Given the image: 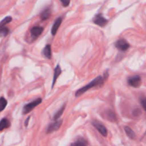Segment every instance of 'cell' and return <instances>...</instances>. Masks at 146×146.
<instances>
[{
  "mask_svg": "<svg viewBox=\"0 0 146 146\" xmlns=\"http://www.w3.org/2000/svg\"><path fill=\"white\" fill-rule=\"evenodd\" d=\"M104 78L101 76H98L96 78H94L91 83L88 84L87 85L84 86L83 88H80L78 91L76 92V96L78 97L80 96H81L82 94H84V93L86 92L88 89H91V88H94V87L97 86H102L104 84Z\"/></svg>",
  "mask_w": 146,
  "mask_h": 146,
  "instance_id": "cell-1",
  "label": "cell"
},
{
  "mask_svg": "<svg viewBox=\"0 0 146 146\" xmlns=\"http://www.w3.org/2000/svg\"><path fill=\"white\" fill-rule=\"evenodd\" d=\"M41 98H37L35 101H32V102L29 103V104H27L26 106H24V108H23V114H27L30 112V111H32L34 108L37 106L39 105L41 103Z\"/></svg>",
  "mask_w": 146,
  "mask_h": 146,
  "instance_id": "cell-2",
  "label": "cell"
},
{
  "mask_svg": "<svg viewBox=\"0 0 146 146\" xmlns=\"http://www.w3.org/2000/svg\"><path fill=\"white\" fill-rule=\"evenodd\" d=\"M94 23L99 27H104L108 23V20L104 18L102 14H99L95 16V17L94 18Z\"/></svg>",
  "mask_w": 146,
  "mask_h": 146,
  "instance_id": "cell-3",
  "label": "cell"
},
{
  "mask_svg": "<svg viewBox=\"0 0 146 146\" xmlns=\"http://www.w3.org/2000/svg\"><path fill=\"white\" fill-rule=\"evenodd\" d=\"M115 47L120 51H125L128 50L130 47V44L125 39H119L115 43Z\"/></svg>",
  "mask_w": 146,
  "mask_h": 146,
  "instance_id": "cell-4",
  "label": "cell"
},
{
  "mask_svg": "<svg viewBox=\"0 0 146 146\" xmlns=\"http://www.w3.org/2000/svg\"><path fill=\"white\" fill-rule=\"evenodd\" d=\"M128 83L131 86L138 88L141 84V78L139 76H134L128 78Z\"/></svg>",
  "mask_w": 146,
  "mask_h": 146,
  "instance_id": "cell-5",
  "label": "cell"
},
{
  "mask_svg": "<svg viewBox=\"0 0 146 146\" xmlns=\"http://www.w3.org/2000/svg\"><path fill=\"white\" fill-rule=\"evenodd\" d=\"M62 123V120H58V121H56L55 122L50 124L48 125V128H47V133H51L54 132V131H56L57 130L59 129Z\"/></svg>",
  "mask_w": 146,
  "mask_h": 146,
  "instance_id": "cell-6",
  "label": "cell"
},
{
  "mask_svg": "<svg viewBox=\"0 0 146 146\" xmlns=\"http://www.w3.org/2000/svg\"><path fill=\"white\" fill-rule=\"evenodd\" d=\"M93 125H94V126L98 130V132H99L103 136H107V135H108V131H107V129L103 124L99 123L98 122H93Z\"/></svg>",
  "mask_w": 146,
  "mask_h": 146,
  "instance_id": "cell-7",
  "label": "cell"
},
{
  "mask_svg": "<svg viewBox=\"0 0 146 146\" xmlns=\"http://www.w3.org/2000/svg\"><path fill=\"white\" fill-rule=\"evenodd\" d=\"M61 21H62V19H61V17L58 18L55 21V22H54V25H53V27H52V29H51V34H52L53 36L56 35V34L58 28H59L60 25H61Z\"/></svg>",
  "mask_w": 146,
  "mask_h": 146,
  "instance_id": "cell-8",
  "label": "cell"
},
{
  "mask_svg": "<svg viewBox=\"0 0 146 146\" xmlns=\"http://www.w3.org/2000/svg\"><path fill=\"white\" fill-rule=\"evenodd\" d=\"M44 31V29L40 27H34L31 29V34L33 36L38 37Z\"/></svg>",
  "mask_w": 146,
  "mask_h": 146,
  "instance_id": "cell-9",
  "label": "cell"
},
{
  "mask_svg": "<svg viewBox=\"0 0 146 146\" xmlns=\"http://www.w3.org/2000/svg\"><path fill=\"white\" fill-rule=\"evenodd\" d=\"M61 74V68H60V66L58 64V65L56 66L55 69H54V78H53V83H52V88L54 87L57 78H58V77Z\"/></svg>",
  "mask_w": 146,
  "mask_h": 146,
  "instance_id": "cell-10",
  "label": "cell"
},
{
  "mask_svg": "<svg viewBox=\"0 0 146 146\" xmlns=\"http://www.w3.org/2000/svg\"><path fill=\"white\" fill-rule=\"evenodd\" d=\"M50 16H51V10H50L49 8L45 9L40 14V17H41L42 20L48 19L50 17Z\"/></svg>",
  "mask_w": 146,
  "mask_h": 146,
  "instance_id": "cell-11",
  "label": "cell"
},
{
  "mask_svg": "<svg viewBox=\"0 0 146 146\" xmlns=\"http://www.w3.org/2000/svg\"><path fill=\"white\" fill-rule=\"evenodd\" d=\"M10 126V122L7 118H3L0 121V131H2L3 130L8 128Z\"/></svg>",
  "mask_w": 146,
  "mask_h": 146,
  "instance_id": "cell-12",
  "label": "cell"
},
{
  "mask_svg": "<svg viewBox=\"0 0 146 146\" xmlns=\"http://www.w3.org/2000/svg\"><path fill=\"white\" fill-rule=\"evenodd\" d=\"M43 54L48 59H51V45L49 44H47L45 46V48H44V51H43Z\"/></svg>",
  "mask_w": 146,
  "mask_h": 146,
  "instance_id": "cell-13",
  "label": "cell"
},
{
  "mask_svg": "<svg viewBox=\"0 0 146 146\" xmlns=\"http://www.w3.org/2000/svg\"><path fill=\"white\" fill-rule=\"evenodd\" d=\"M124 129H125V133H126V135H128V136L130 138H131V139H134V138H135V133L133 132V130L131 129L130 127L125 126V128H124Z\"/></svg>",
  "mask_w": 146,
  "mask_h": 146,
  "instance_id": "cell-14",
  "label": "cell"
},
{
  "mask_svg": "<svg viewBox=\"0 0 146 146\" xmlns=\"http://www.w3.org/2000/svg\"><path fill=\"white\" fill-rule=\"evenodd\" d=\"M11 20H12V18H11V17H5V18H4V19L2 20V21H0V29L3 28V27H4V26L6 25V24H8V23L11 22Z\"/></svg>",
  "mask_w": 146,
  "mask_h": 146,
  "instance_id": "cell-15",
  "label": "cell"
},
{
  "mask_svg": "<svg viewBox=\"0 0 146 146\" xmlns=\"http://www.w3.org/2000/svg\"><path fill=\"white\" fill-rule=\"evenodd\" d=\"M7 105V101L3 97L0 98V112L4 111Z\"/></svg>",
  "mask_w": 146,
  "mask_h": 146,
  "instance_id": "cell-16",
  "label": "cell"
},
{
  "mask_svg": "<svg viewBox=\"0 0 146 146\" xmlns=\"http://www.w3.org/2000/svg\"><path fill=\"white\" fill-rule=\"evenodd\" d=\"M106 116H107V118H108V119L111 121H115V120H116V117H115V113L111 111H107Z\"/></svg>",
  "mask_w": 146,
  "mask_h": 146,
  "instance_id": "cell-17",
  "label": "cell"
},
{
  "mask_svg": "<svg viewBox=\"0 0 146 146\" xmlns=\"http://www.w3.org/2000/svg\"><path fill=\"white\" fill-rule=\"evenodd\" d=\"M74 146H87V143L85 140L82 139V138H80L78 141H76V143H74Z\"/></svg>",
  "mask_w": 146,
  "mask_h": 146,
  "instance_id": "cell-18",
  "label": "cell"
},
{
  "mask_svg": "<svg viewBox=\"0 0 146 146\" xmlns=\"http://www.w3.org/2000/svg\"><path fill=\"white\" fill-rule=\"evenodd\" d=\"M9 32V30L6 27H3V28L0 29V37H4L7 36V34Z\"/></svg>",
  "mask_w": 146,
  "mask_h": 146,
  "instance_id": "cell-19",
  "label": "cell"
},
{
  "mask_svg": "<svg viewBox=\"0 0 146 146\" xmlns=\"http://www.w3.org/2000/svg\"><path fill=\"white\" fill-rule=\"evenodd\" d=\"M64 108H65V106H63L62 108H61L59 109V111H57L56 113H55V115H54V120H56V119H58V118H59L60 116H61V115H62V113H63V112H64Z\"/></svg>",
  "mask_w": 146,
  "mask_h": 146,
  "instance_id": "cell-20",
  "label": "cell"
},
{
  "mask_svg": "<svg viewBox=\"0 0 146 146\" xmlns=\"http://www.w3.org/2000/svg\"><path fill=\"white\" fill-rule=\"evenodd\" d=\"M141 104L142 105V107L144 108V110L146 111V98H142L141 100Z\"/></svg>",
  "mask_w": 146,
  "mask_h": 146,
  "instance_id": "cell-21",
  "label": "cell"
},
{
  "mask_svg": "<svg viewBox=\"0 0 146 146\" xmlns=\"http://www.w3.org/2000/svg\"><path fill=\"white\" fill-rule=\"evenodd\" d=\"M61 2L62 3L63 6L64 7H67V6H68V4H70V1H67V0H61Z\"/></svg>",
  "mask_w": 146,
  "mask_h": 146,
  "instance_id": "cell-22",
  "label": "cell"
},
{
  "mask_svg": "<svg viewBox=\"0 0 146 146\" xmlns=\"http://www.w3.org/2000/svg\"><path fill=\"white\" fill-rule=\"evenodd\" d=\"M29 118H30V117H29V118L27 119V121H26V122H25L26 126H27V125H28V123H29Z\"/></svg>",
  "mask_w": 146,
  "mask_h": 146,
  "instance_id": "cell-23",
  "label": "cell"
}]
</instances>
